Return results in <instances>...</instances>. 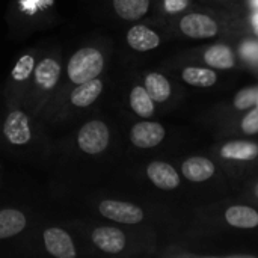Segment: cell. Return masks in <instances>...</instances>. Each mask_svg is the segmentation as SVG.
Instances as JSON below:
<instances>
[{"label":"cell","mask_w":258,"mask_h":258,"mask_svg":"<svg viewBox=\"0 0 258 258\" xmlns=\"http://www.w3.org/2000/svg\"><path fill=\"white\" fill-rule=\"evenodd\" d=\"M255 195H257V197H258V184H257V186H255Z\"/></svg>","instance_id":"30"},{"label":"cell","mask_w":258,"mask_h":258,"mask_svg":"<svg viewBox=\"0 0 258 258\" xmlns=\"http://www.w3.org/2000/svg\"><path fill=\"white\" fill-rule=\"evenodd\" d=\"M101 91H103L101 80L98 79L88 80L85 83H80L71 92V103L77 107H88L100 97Z\"/></svg>","instance_id":"12"},{"label":"cell","mask_w":258,"mask_h":258,"mask_svg":"<svg viewBox=\"0 0 258 258\" xmlns=\"http://www.w3.org/2000/svg\"><path fill=\"white\" fill-rule=\"evenodd\" d=\"M44 245L48 254L57 258H74L76 248L70 234L60 228H48L44 231Z\"/></svg>","instance_id":"4"},{"label":"cell","mask_w":258,"mask_h":258,"mask_svg":"<svg viewBox=\"0 0 258 258\" xmlns=\"http://www.w3.org/2000/svg\"><path fill=\"white\" fill-rule=\"evenodd\" d=\"M180 27L184 35L192 38H210L218 33V24L207 15L203 14H190L186 15Z\"/></svg>","instance_id":"7"},{"label":"cell","mask_w":258,"mask_h":258,"mask_svg":"<svg viewBox=\"0 0 258 258\" xmlns=\"http://www.w3.org/2000/svg\"><path fill=\"white\" fill-rule=\"evenodd\" d=\"M183 174L190 181H206L215 174V165L206 157H190L183 163Z\"/></svg>","instance_id":"13"},{"label":"cell","mask_w":258,"mask_h":258,"mask_svg":"<svg viewBox=\"0 0 258 258\" xmlns=\"http://www.w3.org/2000/svg\"><path fill=\"white\" fill-rule=\"evenodd\" d=\"M26 227V218L20 210H0V239H9L21 233Z\"/></svg>","instance_id":"14"},{"label":"cell","mask_w":258,"mask_h":258,"mask_svg":"<svg viewBox=\"0 0 258 258\" xmlns=\"http://www.w3.org/2000/svg\"><path fill=\"white\" fill-rule=\"evenodd\" d=\"M222 157L225 159H234V160H252L258 154V147L252 142H243V141H234L224 145L221 151Z\"/></svg>","instance_id":"16"},{"label":"cell","mask_w":258,"mask_h":258,"mask_svg":"<svg viewBox=\"0 0 258 258\" xmlns=\"http://www.w3.org/2000/svg\"><path fill=\"white\" fill-rule=\"evenodd\" d=\"M183 79H184V82H187L194 86L206 88V86H212L216 82V74L212 70L189 67L183 71Z\"/></svg>","instance_id":"21"},{"label":"cell","mask_w":258,"mask_h":258,"mask_svg":"<svg viewBox=\"0 0 258 258\" xmlns=\"http://www.w3.org/2000/svg\"><path fill=\"white\" fill-rule=\"evenodd\" d=\"M255 106H257V109H258V97H257V101H255Z\"/></svg>","instance_id":"31"},{"label":"cell","mask_w":258,"mask_h":258,"mask_svg":"<svg viewBox=\"0 0 258 258\" xmlns=\"http://www.w3.org/2000/svg\"><path fill=\"white\" fill-rule=\"evenodd\" d=\"M79 148L86 154H100L109 145V128L101 121L86 122L77 136Z\"/></svg>","instance_id":"2"},{"label":"cell","mask_w":258,"mask_h":258,"mask_svg":"<svg viewBox=\"0 0 258 258\" xmlns=\"http://www.w3.org/2000/svg\"><path fill=\"white\" fill-rule=\"evenodd\" d=\"M127 42L138 51H148L160 44V38L156 32L145 26H135L127 33Z\"/></svg>","instance_id":"11"},{"label":"cell","mask_w":258,"mask_h":258,"mask_svg":"<svg viewBox=\"0 0 258 258\" xmlns=\"http://www.w3.org/2000/svg\"><path fill=\"white\" fill-rule=\"evenodd\" d=\"M204 60L215 67V68H231L234 65V56L233 51L225 47V45H213L210 47L206 54H204Z\"/></svg>","instance_id":"20"},{"label":"cell","mask_w":258,"mask_h":258,"mask_svg":"<svg viewBox=\"0 0 258 258\" xmlns=\"http://www.w3.org/2000/svg\"><path fill=\"white\" fill-rule=\"evenodd\" d=\"M187 6V0H165V9L168 12H180Z\"/></svg>","instance_id":"26"},{"label":"cell","mask_w":258,"mask_h":258,"mask_svg":"<svg viewBox=\"0 0 258 258\" xmlns=\"http://www.w3.org/2000/svg\"><path fill=\"white\" fill-rule=\"evenodd\" d=\"M258 97V88H251V89H243L240 91L236 98H234V106L237 109H248L249 106L255 104Z\"/></svg>","instance_id":"23"},{"label":"cell","mask_w":258,"mask_h":258,"mask_svg":"<svg viewBox=\"0 0 258 258\" xmlns=\"http://www.w3.org/2000/svg\"><path fill=\"white\" fill-rule=\"evenodd\" d=\"M145 89L154 101L163 103L171 95V85L162 74L151 73L145 79Z\"/></svg>","instance_id":"18"},{"label":"cell","mask_w":258,"mask_h":258,"mask_svg":"<svg viewBox=\"0 0 258 258\" xmlns=\"http://www.w3.org/2000/svg\"><path fill=\"white\" fill-rule=\"evenodd\" d=\"M20 3H21V9L23 11H26L29 14H33L41 5L44 6L45 0H20Z\"/></svg>","instance_id":"27"},{"label":"cell","mask_w":258,"mask_h":258,"mask_svg":"<svg viewBox=\"0 0 258 258\" xmlns=\"http://www.w3.org/2000/svg\"><path fill=\"white\" fill-rule=\"evenodd\" d=\"M92 242L97 248L107 254H118L125 246V236L113 227H100L92 233Z\"/></svg>","instance_id":"8"},{"label":"cell","mask_w":258,"mask_h":258,"mask_svg":"<svg viewBox=\"0 0 258 258\" xmlns=\"http://www.w3.org/2000/svg\"><path fill=\"white\" fill-rule=\"evenodd\" d=\"M3 133H5L6 139L14 145L27 144L30 141V138H32L27 116L20 110L11 112L8 115V118H6V121H5Z\"/></svg>","instance_id":"5"},{"label":"cell","mask_w":258,"mask_h":258,"mask_svg":"<svg viewBox=\"0 0 258 258\" xmlns=\"http://www.w3.org/2000/svg\"><path fill=\"white\" fill-rule=\"evenodd\" d=\"M251 3H252L254 8H258V0H251Z\"/></svg>","instance_id":"29"},{"label":"cell","mask_w":258,"mask_h":258,"mask_svg":"<svg viewBox=\"0 0 258 258\" xmlns=\"http://www.w3.org/2000/svg\"><path fill=\"white\" fill-rule=\"evenodd\" d=\"M147 174L150 177V180L160 189L165 190H171L175 189L180 184V177L175 172V169L165 163V162H153L150 163Z\"/></svg>","instance_id":"9"},{"label":"cell","mask_w":258,"mask_h":258,"mask_svg":"<svg viewBox=\"0 0 258 258\" xmlns=\"http://www.w3.org/2000/svg\"><path fill=\"white\" fill-rule=\"evenodd\" d=\"M225 219L230 225L237 228H254L258 225V213L251 207L236 206L230 207L225 213Z\"/></svg>","instance_id":"15"},{"label":"cell","mask_w":258,"mask_h":258,"mask_svg":"<svg viewBox=\"0 0 258 258\" xmlns=\"http://www.w3.org/2000/svg\"><path fill=\"white\" fill-rule=\"evenodd\" d=\"M150 0H113L115 12L124 20H138L148 11Z\"/></svg>","instance_id":"17"},{"label":"cell","mask_w":258,"mask_h":258,"mask_svg":"<svg viewBox=\"0 0 258 258\" xmlns=\"http://www.w3.org/2000/svg\"><path fill=\"white\" fill-rule=\"evenodd\" d=\"M240 53H242V57L252 62V63H257L258 62V44L257 42H252V41H246L242 44L240 47Z\"/></svg>","instance_id":"24"},{"label":"cell","mask_w":258,"mask_h":258,"mask_svg":"<svg viewBox=\"0 0 258 258\" xmlns=\"http://www.w3.org/2000/svg\"><path fill=\"white\" fill-rule=\"evenodd\" d=\"M130 106L139 116H144V118L151 116L154 112V100L150 97L147 89L141 86L133 88L130 94Z\"/></svg>","instance_id":"19"},{"label":"cell","mask_w":258,"mask_h":258,"mask_svg":"<svg viewBox=\"0 0 258 258\" xmlns=\"http://www.w3.org/2000/svg\"><path fill=\"white\" fill-rule=\"evenodd\" d=\"M252 26H254V29H255V33L258 35V14H255V15L252 17Z\"/></svg>","instance_id":"28"},{"label":"cell","mask_w":258,"mask_h":258,"mask_svg":"<svg viewBox=\"0 0 258 258\" xmlns=\"http://www.w3.org/2000/svg\"><path fill=\"white\" fill-rule=\"evenodd\" d=\"M242 128H243V132L248 133V135L258 133V109L251 110V112L245 116V119H243V122H242Z\"/></svg>","instance_id":"25"},{"label":"cell","mask_w":258,"mask_h":258,"mask_svg":"<svg viewBox=\"0 0 258 258\" xmlns=\"http://www.w3.org/2000/svg\"><path fill=\"white\" fill-rule=\"evenodd\" d=\"M33 76H35V83L41 88V89H51L54 88V85L57 83L59 80V76H60V65L57 60L51 59V57H47V59H42L35 71H33Z\"/></svg>","instance_id":"10"},{"label":"cell","mask_w":258,"mask_h":258,"mask_svg":"<svg viewBox=\"0 0 258 258\" xmlns=\"http://www.w3.org/2000/svg\"><path fill=\"white\" fill-rule=\"evenodd\" d=\"M104 59L97 48L85 47L73 54L68 62V77L73 83L80 85L88 80L97 79L103 71Z\"/></svg>","instance_id":"1"},{"label":"cell","mask_w":258,"mask_h":258,"mask_svg":"<svg viewBox=\"0 0 258 258\" xmlns=\"http://www.w3.org/2000/svg\"><path fill=\"white\" fill-rule=\"evenodd\" d=\"M98 210L104 218L121 224H138L144 219V212L130 203L106 200L100 204Z\"/></svg>","instance_id":"3"},{"label":"cell","mask_w":258,"mask_h":258,"mask_svg":"<svg viewBox=\"0 0 258 258\" xmlns=\"http://www.w3.org/2000/svg\"><path fill=\"white\" fill-rule=\"evenodd\" d=\"M165 138L163 125L157 122H139L132 128L130 139L139 148H153L159 145Z\"/></svg>","instance_id":"6"},{"label":"cell","mask_w":258,"mask_h":258,"mask_svg":"<svg viewBox=\"0 0 258 258\" xmlns=\"http://www.w3.org/2000/svg\"><path fill=\"white\" fill-rule=\"evenodd\" d=\"M33 68H35V59L33 56L30 54H24L18 59L17 65L14 67L12 73H11V77L17 82H23L26 79H29V76L33 73Z\"/></svg>","instance_id":"22"}]
</instances>
